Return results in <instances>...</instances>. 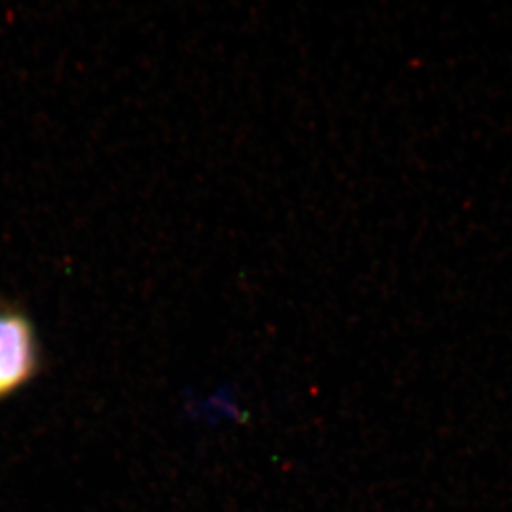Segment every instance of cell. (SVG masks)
<instances>
[{
    "label": "cell",
    "mask_w": 512,
    "mask_h": 512,
    "mask_svg": "<svg viewBox=\"0 0 512 512\" xmlns=\"http://www.w3.org/2000/svg\"><path fill=\"white\" fill-rule=\"evenodd\" d=\"M182 413L188 421L207 428H232L248 419L242 396L230 384H218L203 393L187 391L182 398Z\"/></svg>",
    "instance_id": "cell-2"
},
{
    "label": "cell",
    "mask_w": 512,
    "mask_h": 512,
    "mask_svg": "<svg viewBox=\"0 0 512 512\" xmlns=\"http://www.w3.org/2000/svg\"><path fill=\"white\" fill-rule=\"evenodd\" d=\"M39 333L27 311L0 303V403L29 388L44 371Z\"/></svg>",
    "instance_id": "cell-1"
}]
</instances>
